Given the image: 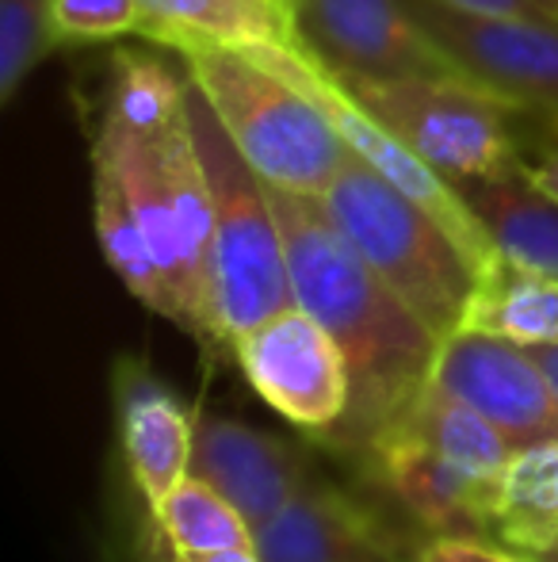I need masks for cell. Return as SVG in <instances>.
I'll return each instance as SVG.
<instances>
[{"label":"cell","mask_w":558,"mask_h":562,"mask_svg":"<svg viewBox=\"0 0 558 562\" xmlns=\"http://www.w3.org/2000/svg\"><path fill=\"white\" fill-rule=\"evenodd\" d=\"M269 195L287 245L295 303L329 329L349 360V417L329 440L344 451H364L429 383L440 337L352 249L318 195L283 188H269Z\"/></svg>","instance_id":"obj_1"},{"label":"cell","mask_w":558,"mask_h":562,"mask_svg":"<svg viewBox=\"0 0 558 562\" xmlns=\"http://www.w3.org/2000/svg\"><path fill=\"white\" fill-rule=\"evenodd\" d=\"M184 119L192 126L215 211L207 265L210 345L234 348V340L249 329L295 306L287 245L269 184L238 154L195 81H187Z\"/></svg>","instance_id":"obj_2"},{"label":"cell","mask_w":558,"mask_h":562,"mask_svg":"<svg viewBox=\"0 0 558 562\" xmlns=\"http://www.w3.org/2000/svg\"><path fill=\"white\" fill-rule=\"evenodd\" d=\"M176 54L264 184L298 195H326L349 161V146L306 92H298L249 46L184 43Z\"/></svg>","instance_id":"obj_3"},{"label":"cell","mask_w":558,"mask_h":562,"mask_svg":"<svg viewBox=\"0 0 558 562\" xmlns=\"http://www.w3.org/2000/svg\"><path fill=\"white\" fill-rule=\"evenodd\" d=\"M318 200L352 249L432 334L440 340L459 334L482 272L421 203L352 154Z\"/></svg>","instance_id":"obj_4"},{"label":"cell","mask_w":558,"mask_h":562,"mask_svg":"<svg viewBox=\"0 0 558 562\" xmlns=\"http://www.w3.org/2000/svg\"><path fill=\"white\" fill-rule=\"evenodd\" d=\"M341 85L421 161L455 184L524 169V126L532 123L475 77L447 74Z\"/></svg>","instance_id":"obj_5"},{"label":"cell","mask_w":558,"mask_h":562,"mask_svg":"<svg viewBox=\"0 0 558 562\" xmlns=\"http://www.w3.org/2000/svg\"><path fill=\"white\" fill-rule=\"evenodd\" d=\"M249 50L261 54L276 74L287 77L298 92H306V97L321 108V115L333 123V131L344 138L352 157H360L367 169H375L387 184H395L402 195H410L413 203H421V207L463 245V252L475 260L478 272H486V268L498 260V249H493V241L486 237V229L475 218V211H470L467 195L459 192V184L447 180L444 172H436L429 161H421V157L413 154L383 119H375L367 112L329 69H321L310 54H303L291 43H261V46H249Z\"/></svg>","instance_id":"obj_6"},{"label":"cell","mask_w":558,"mask_h":562,"mask_svg":"<svg viewBox=\"0 0 558 562\" xmlns=\"http://www.w3.org/2000/svg\"><path fill=\"white\" fill-rule=\"evenodd\" d=\"M424 35L467 77L558 138V20H490L444 0H406Z\"/></svg>","instance_id":"obj_7"},{"label":"cell","mask_w":558,"mask_h":562,"mask_svg":"<svg viewBox=\"0 0 558 562\" xmlns=\"http://www.w3.org/2000/svg\"><path fill=\"white\" fill-rule=\"evenodd\" d=\"M295 46L337 81H406L463 74L406 0H291Z\"/></svg>","instance_id":"obj_8"},{"label":"cell","mask_w":558,"mask_h":562,"mask_svg":"<svg viewBox=\"0 0 558 562\" xmlns=\"http://www.w3.org/2000/svg\"><path fill=\"white\" fill-rule=\"evenodd\" d=\"M230 352L249 386L298 429L329 437L349 417V360L329 329L298 303L238 337Z\"/></svg>","instance_id":"obj_9"},{"label":"cell","mask_w":558,"mask_h":562,"mask_svg":"<svg viewBox=\"0 0 558 562\" xmlns=\"http://www.w3.org/2000/svg\"><path fill=\"white\" fill-rule=\"evenodd\" d=\"M429 379L475 406L513 451L558 440V391L516 340L459 329L440 340Z\"/></svg>","instance_id":"obj_10"},{"label":"cell","mask_w":558,"mask_h":562,"mask_svg":"<svg viewBox=\"0 0 558 562\" xmlns=\"http://www.w3.org/2000/svg\"><path fill=\"white\" fill-rule=\"evenodd\" d=\"M367 479L398 505L421 536H467V540H498L493 536V497L498 479L463 471L459 463L421 445L402 429H379L360 451Z\"/></svg>","instance_id":"obj_11"},{"label":"cell","mask_w":558,"mask_h":562,"mask_svg":"<svg viewBox=\"0 0 558 562\" xmlns=\"http://www.w3.org/2000/svg\"><path fill=\"white\" fill-rule=\"evenodd\" d=\"M421 540L390 525L383 509L321 482H306L253 532L264 562H413Z\"/></svg>","instance_id":"obj_12"},{"label":"cell","mask_w":558,"mask_h":562,"mask_svg":"<svg viewBox=\"0 0 558 562\" xmlns=\"http://www.w3.org/2000/svg\"><path fill=\"white\" fill-rule=\"evenodd\" d=\"M187 474L215 486L253 532L310 482L295 448L234 417H200Z\"/></svg>","instance_id":"obj_13"},{"label":"cell","mask_w":558,"mask_h":562,"mask_svg":"<svg viewBox=\"0 0 558 562\" xmlns=\"http://www.w3.org/2000/svg\"><path fill=\"white\" fill-rule=\"evenodd\" d=\"M119 440L130 482L146 505H157L192 471L200 417L187 402L141 363H119Z\"/></svg>","instance_id":"obj_14"},{"label":"cell","mask_w":558,"mask_h":562,"mask_svg":"<svg viewBox=\"0 0 558 562\" xmlns=\"http://www.w3.org/2000/svg\"><path fill=\"white\" fill-rule=\"evenodd\" d=\"M164 138H138V134H119L96 126L92 138V154L107 157L119 169L127 195L135 203V215L141 223V234L149 241L161 280L172 299V322L200 337V306L192 295V280H187L184 265V241H180V218H176V195H172L169 180V157H164Z\"/></svg>","instance_id":"obj_15"},{"label":"cell","mask_w":558,"mask_h":562,"mask_svg":"<svg viewBox=\"0 0 558 562\" xmlns=\"http://www.w3.org/2000/svg\"><path fill=\"white\" fill-rule=\"evenodd\" d=\"M459 192L467 195L498 257L558 280V200L528 177V169L463 180Z\"/></svg>","instance_id":"obj_16"},{"label":"cell","mask_w":558,"mask_h":562,"mask_svg":"<svg viewBox=\"0 0 558 562\" xmlns=\"http://www.w3.org/2000/svg\"><path fill=\"white\" fill-rule=\"evenodd\" d=\"M141 35L169 50L184 43L295 46L291 15L269 0H141Z\"/></svg>","instance_id":"obj_17"},{"label":"cell","mask_w":558,"mask_h":562,"mask_svg":"<svg viewBox=\"0 0 558 562\" xmlns=\"http://www.w3.org/2000/svg\"><path fill=\"white\" fill-rule=\"evenodd\" d=\"M390 429L410 432L421 445H429L444 459L459 463L463 471L482 474V479H501L505 463L513 459L509 440L501 437L475 406L455 398L452 391H444V386L432 383V379L398 409Z\"/></svg>","instance_id":"obj_18"},{"label":"cell","mask_w":558,"mask_h":562,"mask_svg":"<svg viewBox=\"0 0 558 562\" xmlns=\"http://www.w3.org/2000/svg\"><path fill=\"white\" fill-rule=\"evenodd\" d=\"M92 218H96V237L104 249L112 272L123 280V288L138 299L146 311L161 314L172 322V299L161 280L149 241L141 234V223L135 215V203L127 195L119 169L107 157L92 154Z\"/></svg>","instance_id":"obj_19"},{"label":"cell","mask_w":558,"mask_h":562,"mask_svg":"<svg viewBox=\"0 0 558 562\" xmlns=\"http://www.w3.org/2000/svg\"><path fill=\"white\" fill-rule=\"evenodd\" d=\"M463 329L516 340V345H551L558 340V280L498 257L470 299Z\"/></svg>","instance_id":"obj_20"},{"label":"cell","mask_w":558,"mask_h":562,"mask_svg":"<svg viewBox=\"0 0 558 562\" xmlns=\"http://www.w3.org/2000/svg\"><path fill=\"white\" fill-rule=\"evenodd\" d=\"M493 536L516 551H547L558 540V440L513 451L493 497Z\"/></svg>","instance_id":"obj_21"},{"label":"cell","mask_w":558,"mask_h":562,"mask_svg":"<svg viewBox=\"0 0 558 562\" xmlns=\"http://www.w3.org/2000/svg\"><path fill=\"white\" fill-rule=\"evenodd\" d=\"M187 81H192L187 69L176 74L146 50H119L112 61V85H107L100 126L138 134V138H161L184 115Z\"/></svg>","instance_id":"obj_22"},{"label":"cell","mask_w":558,"mask_h":562,"mask_svg":"<svg viewBox=\"0 0 558 562\" xmlns=\"http://www.w3.org/2000/svg\"><path fill=\"white\" fill-rule=\"evenodd\" d=\"M149 517L164 551H215L253 543V525L195 474H187L161 502L149 505Z\"/></svg>","instance_id":"obj_23"},{"label":"cell","mask_w":558,"mask_h":562,"mask_svg":"<svg viewBox=\"0 0 558 562\" xmlns=\"http://www.w3.org/2000/svg\"><path fill=\"white\" fill-rule=\"evenodd\" d=\"M54 50L50 0H0V104H12L20 85Z\"/></svg>","instance_id":"obj_24"},{"label":"cell","mask_w":558,"mask_h":562,"mask_svg":"<svg viewBox=\"0 0 558 562\" xmlns=\"http://www.w3.org/2000/svg\"><path fill=\"white\" fill-rule=\"evenodd\" d=\"M58 46L141 35V0H50Z\"/></svg>","instance_id":"obj_25"},{"label":"cell","mask_w":558,"mask_h":562,"mask_svg":"<svg viewBox=\"0 0 558 562\" xmlns=\"http://www.w3.org/2000/svg\"><path fill=\"white\" fill-rule=\"evenodd\" d=\"M413 562H532V555L501 540H467V536H424Z\"/></svg>","instance_id":"obj_26"},{"label":"cell","mask_w":558,"mask_h":562,"mask_svg":"<svg viewBox=\"0 0 558 562\" xmlns=\"http://www.w3.org/2000/svg\"><path fill=\"white\" fill-rule=\"evenodd\" d=\"M444 4L490 20H558V0H444Z\"/></svg>","instance_id":"obj_27"},{"label":"cell","mask_w":558,"mask_h":562,"mask_svg":"<svg viewBox=\"0 0 558 562\" xmlns=\"http://www.w3.org/2000/svg\"><path fill=\"white\" fill-rule=\"evenodd\" d=\"M524 169H528V177L536 180L539 188H547V192L558 200V138L536 134L528 157H524Z\"/></svg>","instance_id":"obj_28"},{"label":"cell","mask_w":558,"mask_h":562,"mask_svg":"<svg viewBox=\"0 0 558 562\" xmlns=\"http://www.w3.org/2000/svg\"><path fill=\"white\" fill-rule=\"evenodd\" d=\"M169 562H264L253 543L246 548H215V551H164Z\"/></svg>","instance_id":"obj_29"},{"label":"cell","mask_w":558,"mask_h":562,"mask_svg":"<svg viewBox=\"0 0 558 562\" xmlns=\"http://www.w3.org/2000/svg\"><path fill=\"white\" fill-rule=\"evenodd\" d=\"M532 356H536V363L544 368V375L551 379V386L558 391V340H551V345H524Z\"/></svg>","instance_id":"obj_30"},{"label":"cell","mask_w":558,"mask_h":562,"mask_svg":"<svg viewBox=\"0 0 558 562\" xmlns=\"http://www.w3.org/2000/svg\"><path fill=\"white\" fill-rule=\"evenodd\" d=\"M528 555V551H524ZM532 562H558L555 555H547V551H532Z\"/></svg>","instance_id":"obj_31"},{"label":"cell","mask_w":558,"mask_h":562,"mask_svg":"<svg viewBox=\"0 0 558 562\" xmlns=\"http://www.w3.org/2000/svg\"><path fill=\"white\" fill-rule=\"evenodd\" d=\"M269 4H276V8H283V12L291 15V0H269Z\"/></svg>","instance_id":"obj_32"},{"label":"cell","mask_w":558,"mask_h":562,"mask_svg":"<svg viewBox=\"0 0 558 562\" xmlns=\"http://www.w3.org/2000/svg\"><path fill=\"white\" fill-rule=\"evenodd\" d=\"M528 555H532V551H528ZM547 555H555V559H558V540L551 543V548H547Z\"/></svg>","instance_id":"obj_33"}]
</instances>
